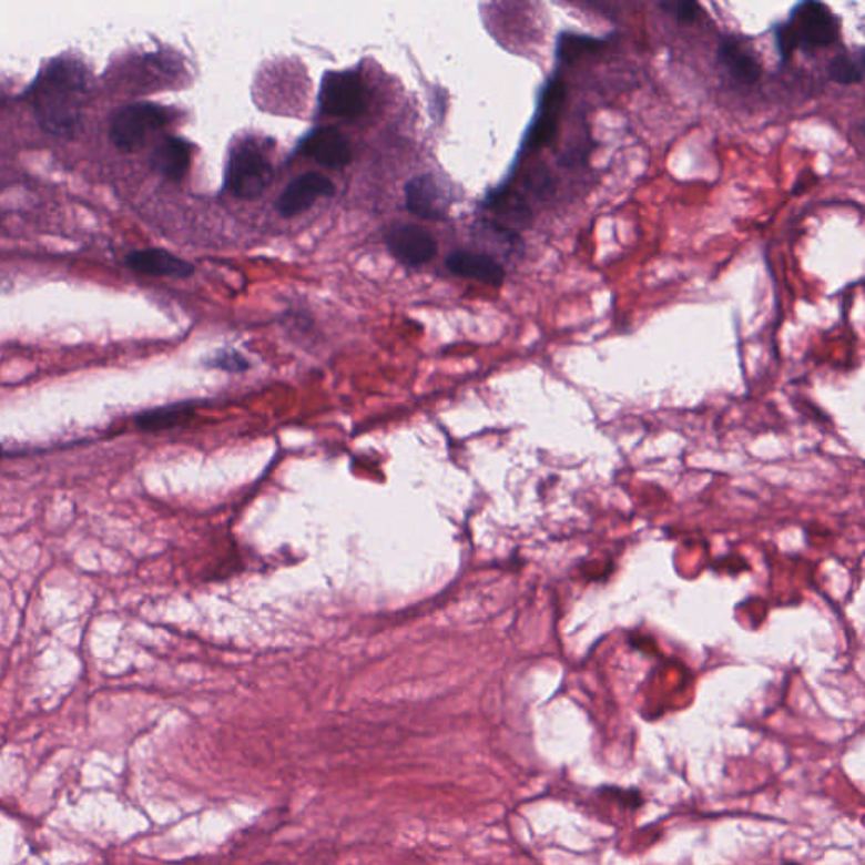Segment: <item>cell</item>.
<instances>
[{
    "label": "cell",
    "mask_w": 865,
    "mask_h": 865,
    "mask_svg": "<svg viewBox=\"0 0 865 865\" xmlns=\"http://www.w3.org/2000/svg\"><path fill=\"white\" fill-rule=\"evenodd\" d=\"M89 96V73L75 58L51 61L31 86V102L41 128L58 138L73 135Z\"/></svg>",
    "instance_id": "cell-1"
},
{
    "label": "cell",
    "mask_w": 865,
    "mask_h": 865,
    "mask_svg": "<svg viewBox=\"0 0 865 865\" xmlns=\"http://www.w3.org/2000/svg\"><path fill=\"white\" fill-rule=\"evenodd\" d=\"M170 112L156 103H131L121 106L111 119L109 135L114 146L124 153H135L151 135L166 128Z\"/></svg>",
    "instance_id": "cell-2"
},
{
    "label": "cell",
    "mask_w": 865,
    "mask_h": 865,
    "mask_svg": "<svg viewBox=\"0 0 865 865\" xmlns=\"http://www.w3.org/2000/svg\"><path fill=\"white\" fill-rule=\"evenodd\" d=\"M273 180L269 160L254 142H241L228 157L225 185L241 200H256Z\"/></svg>",
    "instance_id": "cell-3"
},
{
    "label": "cell",
    "mask_w": 865,
    "mask_h": 865,
    "mask_svg": "<svg viewBox=\"0 0 865 865\" xmlns=\"http://www.w3.org/2000/svg\"><path fill=\"white\" fill-rule=\"evenodd\" d=\"M318 103L322 114L354 121L366 114L369 93L357 71H330L323 77Z\"/></svg>",
    "instance_id": "cell-4"
},
{
    "label": "cell",
    "mask_w": 865,
    "mask_h": 865,
    "mask_svg": "<svg viewBox=\"0 0 865 865\" xmlns=\"http://www.w3.org/2000/svg\"><path fill=\"white\" fill-rule=\"evenodd\" d=\"M787 29L793 34L796 48L815 51L831 47L841 34V24L828 6L822 2H802L791 12Z\"/></svg>",
    "instance_id": "cell-5"
},
{
    "label": "cell",
    "mask_w": 865,
    "mask_h": 865,
    "mask_svg": "<svg viewBox=\"0 0 865 865\" xmlns=\"http://www.w3.org/2000/svg\"><path fill=\"white\" fill-rule=\"evenodd\" d=\"M564 102H567V85H564V80L554 73L539 93L538 111H536L532 124L526 132L521 154L526 151L548 146L553 141Z\"/></svg>",
    "instance_id": "cell-6"
},
{
    "label": "cell",
    "mask_w": 865,
    "mask_h": 865,
    "mask_svg": "<svg viewBox=\"0 0 865 865\" xmlns=\"http://www.w3.org/2000/svg\"><path fill=\"white\" fill-rule=\"evenodd\" d=\"M386 244L390 254L406 266H421L437 254V241L416 225L394 227L386 234Z\"/></svg>",
    "instance_id": "cell-7"
},
{
    "label": "cell",
    "mask_w": 865,
    "mask_h": 865,
    "mask_svg": "<svg viewBox=\"0 0 865 865\" xmlns=\"http://www.w3.org/2000/svg\"><path fill=\"white\" fill-rule=\"evenodd\" d=\"M335 195V185L319 173H306L295 177L277 200V212L283 216H296L315 205L323 196Z\"/></svg>",
    "instance_id": "cell-8"
},
{
    "label": "cell",
    "mask_w": 865,
    "mask_h": 865,
    "mask_svg": "<svg viewBox=\"0 0 865 865\" xmlns=\"http://www.w3.org/2000/svg\"><path fill=\"white\" fill-rule=\"evenodd\" d=\"M406 206L419 218H444L450 206L447 189L432 174H421L406 186Z\"/></svg>",
    "instance_id": "cell-9"
},
{
    "label": "cell",
    "mask_w": 865,
    "mask_h": 865,
    "mask_svg": "<svg viewBox=\"0 0 865 865\" xmlns=\"http://www.w3.org/2000/svg\"><path fill=\"white\" fill-rule=\"evenodd\" d=\"M299 151L332 170L347 166L352 160L350 142L335 128L316 129L303 139Z\"/></svg>",
    "instance_id": "cell-10"
},
{
    "label": "cell",
    "mask_w": 865,
    "mask_h": 865,
    "mask_svg": "<svg viewBox=\"0 0 865 865\" xmlns=\"http://www.w3.org/2000/svg\"><path fill=\"white\" fill-rule=\"evenodd\" d=\"M125 264L134 273L153 277L185 279L195 273V266L192 263L174 256L163 248H142V251L131 252L125 257Z\"/></svg>",
    "instance_id": "cell-11"
},
{
    "label": "cell",
    "mask_w": 865,
    "mask_h": 865,
    "mask_svg": "<svg viewBox=\"0 0 865 865\" xmlns=\"http://www.w3.org/2000/svg\"><path fill=\"white\" fill-rule=\"evenodd\" d=\"M720 63L727 68L729 73L744 85H755L763 77V67L752 51L734 35H725L716 51Z\"/></svg>",
    "instance_id": "cell-12"
},
{
    "label": "cell",
    "mask_w": 865,
    "mask_h": 865,
    "mask_svg": "<svg viewBox=\"0 0 865 865\" xmlns=\"http://www.w3.org/2000/svg\"><path fill=\"white\" fill-rule=\"evenodd\" d=\"M447 267L451 274L479 281L487 286H500L506 279L502 264L497 263L493 257L487 256V254L457 251L448 256Z\"/></svg>",
    "instance_id": "cell-13"
},
{
    "label": "cell",
    "mask_w": 865,
    "mask_h": 865,
    "mask_svg": "<svg viewBox=\"0 0 865 865\" xmlns=\"http://www.w3.org/2000/svg\"><path fill=\"white\" fill-rule=\"evenodd\" d=\"M151 163L171 182H182L192 164V146L183 139L170 135L154 150Z\"/></svg>",
    "instance_id": "cell-14"
},
{
    "label": "cell",
    "mask_w": 865,
    "mask_h": 865,
    "mask_svg": "<svg viewBox=\"0 0 865 865\" xmlns=\"http://www.w3.org/2000/svg\"><path fill=\"white\" fill-rule=\"evenodd\" d=\"M607 38H596V35L574 34V32H561L558 35L557 51L554 57L561 63H573L583 54L592 53L606 47Z\"/></svg>",
    "instance_id": "cell-15"
},
{
    "label": "cell",
    "mask_w": 865,
    "mask_h": 865,
    "mask_svg": "<svg viewBox=\"0 0 865 865\" xmlns=\"http://www.w3.org/2000/svg\"><path fill=\"white\" fill-rule=\"evenodd\" d=\"M190 415L189 405L164 406V408L151 409L135 418V426L144 431H157V429L174 428L185 421Z\"/></svg>",
    "instance_id": "cell-16"
},
{
    "label": "cell",
    "mask_w": 865,
    "mask_h": 865,
    "mask_svg": "<svg viewBox=\"0 0 865 865\" xmlns=\"http://www.w3.org/2000/svg\"><path fill=\"white\" fill-rule=\"evenodd\" d=\"M828 75L841 85H855L864 79V57L857 54H838L828 64Z\"/></svg>",
    "instance_id": "cell-17"
},
{
    "label": "cell",
    "mask_w": 865,
    "mask_h": 865,
    "mask_svg": "<svg viewBox=\"0 0 865 865\" xmlns=\"http://www.w3.org/2000/svg\"><path fill=\"white\" fill-rule=\"evenodd\" d=\"M208 366L227 370V373H242V370L248 369L247 360L235 350L218 352L215 357L210 358Z\"/></svg>",
    "instance_id": "cell-18"
},
{
    "label": "cell",
    "mask_w": 865,
    "mask_h": 865,
    "mask_svg": "<svg viewBox=\"0 0 865 865\" xmlns=\"http://www.w3.org/2000/svg\"><path fill=\"white\" fill-rule=\"evenodd\" d=\"M661 9L680 22H695L700 18V6L696 2H666L661 4Z\"/></svg>",
    "instance_id": "cell-19"
},
{
    "label": "cell",
    "mask_w": 865,
    "mask_h": 865,
    "mask_svg": "<svg viewBox=\"0 0 865 865\" xmlns=\"http://www.w3.org/2000/svg\"><path fill=\"white\" fill-rule=\"evenodd\" d=\"M0 457H2V445H0Z\"/></svg>",
    "instance_id": "cell-20"
},
{
    "label": "cell",
    "mask_w": 865,
    "mask_h": 865,
    "mask_svg": "<svg viewBox=\"0 0 865 865\" xmlns=\"http://www.w3.org/2000/svg\"><path fill=\"white\" fill-rule=\"evenodd\" d=\"M784 865H800V864H784Z\"/></svg>",
    "instance_id": "cell-21"
}]
</instances>
